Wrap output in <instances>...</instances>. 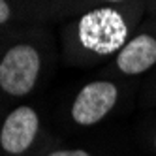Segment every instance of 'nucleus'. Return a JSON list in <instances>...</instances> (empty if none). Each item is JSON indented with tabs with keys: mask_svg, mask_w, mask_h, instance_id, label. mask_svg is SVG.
Masks as SVG:
<instances>
[{
	"mask_svg": "<svg viewBox=\"0 0 156 156\" xmlns=\"http://www.w3.org/2000/svg\"><path fill=\"white\" fill-rule=\"evenodd\" d=\"M128 28L119 12L100 8L87 13L79 23L81 43L98 55H109L122 47Z\"/></svg>",
	"mask_w": 156,
	"mask_h": 156,
	"instance_id": "1",
	"label": "nucleus"
},
{
	"mask_svg": "<svg viewBox=\"0 0 156 156\" xmlns=\"http://www.w3.org/2000/svg\"><path fill=\"white\" fill-rule=\"evenodd\" d=\"M40 73V55L34 47L21 43L12 47L0 60V87L12 96L32 90Z\"/></svg>",
	"mask_w": 156,
	"mask_h": 156,
	"instance_id": "2",
	"label": "nucleus"
},
{
	"mask_svg": "<svg viewBox=\"0 0 156 156\" xmlns=\"http://www.w3.org/2000/svg\"><path fill=\"white\" fill-rule=\"evenodd\" d=\"M117 98H119V90L113 83L109 81L88 83L75 98L72 105V117L81 126L96 124L113 109V105L117 104Z\"/></svg>",
	"mask_w": 156,
	"mask_h": 156,
	"instance_id": "3",
	"label": "nucleus"
},
{
	"mask_svg": "<svg viewBox=\"0 0 156 156\" xmlns=\"http://www.w3.org/2000/svg\"><path fill=\"white\" fill-rule=\"evenodd\" d=\"M38 115L32 107L21 105L13 109L4 120V126L0 130V145L9 154L25 152L38 133Z\"/></svg>",
	"mask_w": 156,
	"mask_h": 156,
	"instance_id": "4",
	"label": "nucleus"
},
{
	"mask_svg": "<svg viewBox=\"0 0 156 156\" xmlns=\"http://www.w3.org/2000/svg\"><path fill=\"white\" fill-rule=\"evenodd\" d=\"M156 64V38L149 34H139L130 40L120 49L117 57V66L128 75H137L147 72Z\"/></svg>",
	"mask_w": 156,
	"mask_h": 156,
	"instance_id": "5",
	"label": "nucleus"
},
{
	"mask_svg": "<svg viewBox=\"0 0 156 156\" xmlns=\"http://www.w3.org/2000/svg\"><path fill=\"white\" fill-rule=\"evenodd\" d=\"M49 156H90L85 151H55Z\"/></svg>",
	"mask_w": 156,
	"mask_h": 156,
	"instance_id": "6",
	"label": "nucleus"
},
{
	"mask_svg": "<svg viewBox=\"0 0 156 156\" xmlns=\"http://www.w3.org/2000/svg\"><path fill=\"white\" fill-rule=\"evenodd\" d=\"M9 19V6L4 2V0H0V25L6 23Z\"/></svg>",
	"mask_w": 156,
	"mask_h": 156,
	"instance_id": "7",
	"label": "nucleus"
},
{
	"mask_svg": "<svg viewBox=\"0 0 156 156\" xmlns=\"http://www.w3.org/2000/svg\"><path fill=\"white\" fill-rule=\"evenodd\" d=\"M107 2H122V0H107Z\"/></svg>",
	"mask_w": 156,
	"mask_h": 156,
	"instance_id": "8",
	"label": "nucleus"
},
{
	"mask_svg": "<svg viewBox=\"0 0 156 156\" xmlns=\"http://www.w3.org/2000/svg\"><path fill=\"white\" fill-rule=\"evenodd\" d=\"M154 147H156V139H154Z\"/></svg>",
	"mask_w": 156,
	"mask_h": 156,
	"instance_id": "9",
	"label": "nucleus"
}]
</instances>
